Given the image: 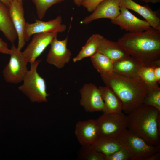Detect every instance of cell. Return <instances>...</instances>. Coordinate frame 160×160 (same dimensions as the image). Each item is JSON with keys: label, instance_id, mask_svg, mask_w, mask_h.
Returning <instances> with one entry per match:
<instances>
[{"label": "cell", "instance_id": "6da1fadb", "mask_svg": "<svg viewBox=\"0 0 160 160\" xmlns=\"http://www.w3.org/2000/svg\"><path fill=\"white\" fill-rule=\"evenodd\" d=\"M117 42L130 56L143 66L160 62V31L150 26L145 30L123 34Z\"/></svg>", "mask_w": 160, "mask_h": 160}, {"label": "cell", "instance_id": "7a4b0ae2", "mask_svg": "<svg viewBox=\"0 0 160 160\" xmlns=\"http://www.w3.org/2000/svg\"><path fill=\"white\" fill-rule=\"evenodd\" d=\"M101 77L105 86L119 98L125 113L128 114L143 103L148 87L141 80L129 78L113 71Z\"/></svg>", "mask_w": 160, "mask_h": 160}, {"label": "cell", "instance_id": "3957f363", "mask_svg": "<svg viewBox=\"0 0 160 160\" xmlns=\"http://www.w3.org/2000/svg\"><path fill=\"white\" fill-rule=\"evenodd\" d=\"M127 117L129 130L151 145L160 146V111L142 103Z\"/></svg>", "mask_w": 160, "mask_h": 160}, {"label": "cell", "instance_id": "277c9868", "mask_svg": "<svg viewBox=\"0 0 160 160\" xmlns=\"http://www.w3.org/2000/svg\"><path fill=\"white\" fill-rule=\"evenodd\" d=\"M42 60L31 63V67L24 77L23 84L18 89L33 102H46L49 95L45 80L39 74L37 68Z\"/></svg>", "mask_w": 160, "mask_h": 160}, {"label": "cell", "instance_id": "5b68a950", "mask_svg": "<svg viewBox=\"0 0 160 160\" xmlns=\"http://www.w3.org/2000/svg\"><path fill=\"white\" fill-rule=\"evenodd\" d=\"M117 140L127 150L131 160H148L152 155L160 151V146L150 144L127 129Z\"/></svg>", "mask_w": 160, "mask_h": 160}, {"label": "cell", "instance_id": "8992f818", "mask_svg": "<svg viewBox=\"0 0 160 160\" xmlns=\"http://www.w3.org/2000/svg\"><path fill=\"white\" fill-rule=\"evenodd\" d=\"M99 136L113 140L118 138L127 129V117L121 113H103L96 119Z\"/></svg>", "mask_w": 160, "mask_h": 160}, {"label": "cell", "instance_id": "52a82bcc", "mask_svg": "<svg viewBox=\"0 0 160 160\" xmlns=\"http://www.w3.org/2000/svg\"><path fill=\"white\" fill-rule=\"evenodd\" d=\"M9 63L3 71L5 80L7 83L17 84L23 81L27 71L28 63L22 52L12 44Z\"/></svg>", "mask_w": 160, "mask_h": 160}, {"label": "cell", "instance_id": "ba28073f", "mask_svg": "<svg viewBox=\"0 0 160 160\" xmlns=\"http://www.w3.org/2000/svg\"><path fill=\"white\" fill-rule=\"evenodd\" d=\"M80 105L87 112L103 111L104 103L98 88L92 83L84 84L79 90Z\"/></svg>", "mask_w": 160, "mask_h": 160}, {"label": "cell", "instance_id": "9c48e42d", "mask_svg": "<svg viewBox=\"0 0 160 160\" xmlns=\"http://www.w3.org/2000/svg\"><path fill=\"white\" fill-rule=\"evenodd\" d=\"M57 36L53 38L50 44V48L46 61L57 68L60 69L69 63L72 53L67 48L68 37L64 40H60L57 39Z\"/></svg>", "mask_w": 160, "mask_h": 160}, {"label": "cell", "instance_id": "30bf717a", "mask_svg": "<svg viewBox=\"0 0 160 160\" xmlns=\"http://www.w3.org/2000/svg\"><path fill=\"white\" fill-rule=\"evenodd\" d=\"M58 33L44 32L33 34L32 39L23 54L28 63L35 61L36 58L50 44L53 38Z\"/></svg>", "mask_w": 160, "mask_h": 160}, {"label": "cell", "instance_id": "8fae6325", "mask_svg": "<svg viewBox=\"0 0 160 160\" xmlns=\"http://www.w3.org/2000/svg\"><path fill=\"white\" fill-rule=\"evenodd\" d=\"M62 18L58 16L53 19L47 21L36 20L35 22L30 23L26 22L25 26L24 37L25 42L30 39L32 35L44 32L61 33L66 29V25L62 24Z\"/></svg>", "mask_w": 160, "mask_h": 160}, {"label": "cell", "instance_id": "7c38bea8", "mask_svg": "<svg viewBox=\"0 0 160 160\" xmlns=\"http://www.w3.org/2000/svg\"><path fill=\"white\" fill-rule=\"evenodd\" d=\"M111 20L113 24L119 25L121 29L130 33L143 31L151 26L147 21L138 18L123 6H120L119 14Z\"/></svg>", "mask_w": 160, "mask_h": 160}, {"label": "cell", "instance_id": "4fadbf2b", "mask_svg": "<svg viewBox=\"0 0 160 160\" xmlns=\"http://www.w3.org/2000/svg\"><path fill=\"white\" fill-rule=\"evenodd\" d=\"M120 13V0H104L100 3L89 15L81 22L87 25L93 21L101 18L112 20Z\"/></svg>", "mask_w": 160, "mask_h": 160}, {"label": "cell", "instance_id": "5bb4252c", "mask_svg": "<svg viewBox=\"0 0 160 160\" xmlns=\"http://www.w3.org/2000/svg\"><path fill=\"white\" fill-rule=\"evenodd\" d=\"M75 133L81 146L91 145L99 136L96 120L78 121L76 125Z\"/></svg>", "mask_w": 160, "mask_h": 160}, {"label": "cell", "instance_id": "9a60e30c", "mask_svg": "<svg viewBox=\"0 0 160 160\" xmlns=\"http://www.w3.org/2000/svg\"><path fill=\"white\" fill-rule=\"evenodd\" d=\"M23 4L17 0H12L9 7L10 15L17 35L18 43L17 48L20 51L26 42L24 37L26 22Z\"/></svg>", "mask_w": 160, "mask_h": 160}, {"label": "cell", "instance_id": "2e32d148", "mask_svg": "<svg viewBox=\"0 0 160 160\" xmlns=\"http://www.w3.org/2000/svg\"><path fill=\"white\" fill-rule=\"evenodd\" d=\"M120 6L137 12L145 19L151 27L160 31V19L157 12L153 10L148 5H141L132 0H120Z\"/></svg>", "mask_w": 160, "mask_h": 160}, {"label": "cell", "instance_id": "e0dca14e", "mask_svg": "<svg viewBox=\"0 0 160 160\" xmlns=\"http://www.w3.org/2000/svg\"><path fill=\"white\" fill-rule=\"evenodd\" d=\"M143 65L130 56L114 62L113 71L129 78L140 79L139 72Z\"/></svg>", "mask_w": 160, "mask_h": 160}, {"label": "cell", "instance_id": "ac0fdd59", "mask_svg": "<svg viewBox=\"0 0 160 160\" xmlns=\"http://www.w3.org/2000/svg\"><path fill=\"white\" fill-rule=\"evenodd\" d=\"M98 52L108 57L113 62L129 55L117 41H113L100 35Z\"/></svg>", "mask_w": 160, "mask_h": 160}, {"label": "cell", "instance_id": "d6986e66", "mask_svg": "<svg viewBox=\"0 0 160 160\" xmlns=\"http://www.w3.org/2000/svg\"><path fill=\"white\" fill-rule=\"evenodd\" d=\"M0 31L7 39L14 44L17 35L10 15L9 7L0 0Z\"/></svg>", "mask_w": 160, "mask_h": 160}, {"label": "cell", "instance_id": "ffe728a7", "mask_svg": "<svg viewBox=\"0 0 160 160\" xmlns=\"http://www.w3.org/2000/svg\"><path fill=\"white\" fill-rule=\"evenodd\" d=\"M104 103L103 113L122 112V103L117 95L110 88L105 86L98 87Z\"/></svg>", "mask_w": 160, "mask_h": 160}, {"label": "cell", "instance_id": "44dd1931", "mask_svg": "<svg viewBox=\"0 0 160 160\" xmlns=\"http://www.w3.org/2000/svg\"><path fill=\"white\" fill-rule=\"evenodd\" d=\"M91 146L95 151L104 156L112 154L121 146L117 140L99 136Z\"/></svg>", "mask_w": 160, "mask_h": 160}, {"label": "cell", "instance_id": "7402d4cb", "mask_svg": "<svg viewBox=\"0 0 160 160\" xmlns=\"http://www.w3.org/2000/svg\"><path fill=\"white\" fill-rule=\"evenodd\" d=\"M100 34H92L87 40L85 45L77 55L73 59L74 62L80 61L84 58L91 57L97 52Z\"/></svg>", "mask_w": 160, "mask_h": 160}, {"label": "cell", "instance_id": "603a6c76", "mask_svg": "<svg viewBox=\"0 0 160 160\" xmlns=\"http://www.w3.org/2000/svg\"><path fill=\"white\" fill-rule=\"evenodd\" d=\"M90 57L93 66L101 76L113 72L114 62L107 56L97 52Z\"/></svg>", "mask_w": 160, "mask_h": 160}, {"label": "cell", "instance_id": "cb8c5ba5", "mask_svg": "<svg viewBox=\"0 0 160 160\" xmlns=\"http://www.w3.org/2000/svg\"><path fill=\"white\" fill-rule=\"evenodd\" d=\"M139 74L140 79L148 87H159L156 80L152 66H142L140 70Z\"/></svg>", "mask_w": 160, "mask_h": 160}, {"label": "cell", "instance_id": "d4e9b609", "mask_svg": "<svg viewBox=\"0 0 160 160\" xmlns=\"http://www.w3.org/2000/svg\"><path fill=\"white\" fill-rule=\"evenodd\" d=\"M143 103L153 106L160 111V88L148 87Z\"/></svg>", "mask_w": 160, "mask_h": 160}, {"label": "cell", "instance_id": "484cf974", "mask_svg": "<svg viewBox=\"0 0 160 160\" xmlns=\"http://www.w3.org/2000/svg\"><path fill=\"white\" fill-rule=\"evenodd\" d=\"M35 4L38 18L42 19L47 10L53 5L60 3L65 0H31Z\"/></svg>", "mask_w": 160, "mask_h": 160}, {"label": "cell", "instance_id": "4316f807", "mask_svg": "<svg viewBox=\"0 0 160 160\" xmlns=\"http://www.w3.org/2000/svg\"><path fill=\"white\" fill-rule=\"evenodd\" d=\"M78 159L83 160H104V156L95 151L91 146H81L78 152Z\"/></svg>", "mask_w": 160, "mask_h": 160}, {"label": "cell", "instance_id": "83f0119b", "mask_svg": "<svg viewBox=\"0 0 160 160\" xmlns=\"http://www.w3.org/2000/svg\"><path fill=\"white\" fill-rule=\"evenodd\" d=\"M131 160L127 150L121 146L117 151L112 154L104 156V160Z\"/></svg>", "mask_w": 160, "mask_h": 160}, {"label": "cell", "instance_id": "f1b7e54d", "mask_svg": "<svg viewBox=\"0 0 160 160\" xmlns=\"http://www.w3.org/2000/svg\"><path fill=\"white\" fill-rule=\"evenodd\" d=\"M104 0H84L82 4L89 12H92L97 6Z\"/></svg>", "mask_w": 160, "mask_h": 160}, {"label": "cell", "instance_id": "f546056e", "mask_svg": "<svg viewBox=\"0 0 160 160\" xmlns=\"http://www.w3.org/2000/svg\"><path fill=\"white\" fill-rule=\"evenodd\" d=\"M11 52V49H9L7 44L0 38V53L10 55Z\"/></svg>", "mask_w": 160, "mask_h": 160}, {"label": "cell", "instance_id": "4dcf8cb0", "mask_svg": "<svg viewBox=\"0 0 160 160\" xmlns=\"http://www.w3.org/2000/svg\"><path fill=\"white\" fill-rule=\"evenodd\" d=\"M156 80L159 84L160 83V62L157 63L152 66Z\"/></svg>", "mask_w": 160, "mask_h": 160}, {"label": "cell", "instance_id": "1f68e13d", "mask_svg": "<svg viewBox=\"0 0 160 160\" xmlns=\"http://www.w3.org/2000/svg\"><path fill=\"white\" fill-rule=\"evenodd\" d=\"M160 159V151L150 157L148 160H158Z\"/></svg>", "mask_w": 160, "mask_h": 160}, {"label": "cell", "instance_id": "d6a6232c", "mask_svg": "<svg viewBox=\"0 0 160 160\" xmlns=\"http://www.w3.org/2000/svg\"><path fill=\"white\" fill-rule=\"evenodd\" d=\"M84 0H73L75 4L77 6L79 7L82 5V4Z\"/></svg>", "mask_w": 160, "mask_h": 160}, {"label": "cell", "instance_id": "836d02e7", "mask_svg": "<svg viewBox=\"0 0 160 160\" xmlns=\"http://www.w3.org/2000/svg\"><path fill=\"white\" fill-rule=\"evenodd\" d=\"M146 3H156L160 2V0H141Z\"/></svg>", "mask_w": 160, "mask_h": 160}, {"label": "cell", "instance_id": "e575fe53", "mask_svg": "<svg viewBox=\"0 0 160 160\" xmlns=\"http://www.w3.org/2000/svg\"><path fill=\"white\" fill-rule=\"evenodd\" d=\"M5 4L9 7L10 3L12 0H0Z\"/></svg>", "mask_w": 160, "mask_h": 160}, {"label": "cell", "instance_id": "d590c367", "mask_svg": "<svg viewBox=\"0 0 160 160\" xmlns=\"http://www.w3.org/2000/svg\"><path fill=\"white\" fill-rule=\"evenodd\" d=\"M20 2L21 3L23 4V0H17Z\"/></svg>", "mask_w": 160, "mask_h": 160}]
</instances>
